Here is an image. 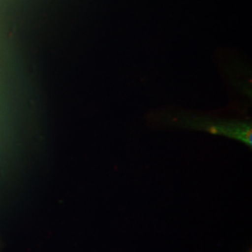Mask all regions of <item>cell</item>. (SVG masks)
<instances>
[{"mask_svg":"<svg viewBox=\"0 0 252 252\" xmlns=\"http://www.w3.org/2000/svg\"><path fill=\"white\" fill-rule=\"evenodd\" d=\"M167 118H171L172 123H174L176 126L192 130L204 131L212 135H224L252 147V124L249 122L235 119L200 116L190 112L182 111L174 113L173 115L168 114Z\"/></svg>","mask_w":252,"mask_h":252,"instance_id":"6da1fadb","label":"cell"}]
</instances>
